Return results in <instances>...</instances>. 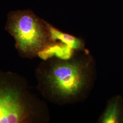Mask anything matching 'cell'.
Returning a JSON list of instances; mask_svg holds the SVG:
<instances>
[{"instance_id": "cell-1", "label": "cell", "mask_w": 123, "mask_h": 123, "mask_svg": "<svg viewBox=\"0 0 123 123\" xmlns=\"http://www.w3.org/2000/svg\"><path fill=\"white\" fill-rule=\"evenodd\" d=\"M96 78L95 59L86 49L76 50L68 59L53 57L43 60L36 69L40 93L48 101L60 105L84 101Z\"/></svg>"}, {"instance_id": "cell-2", "label": "cell", "mask_w": 123, "mask_h": 123, "mask_svg": "<svg viewBox=\"0 0 123 123\" xmlns=\"http://www.w3.org/2000/svg\"><path fill=\"white\" fill-rule=\"evenodd\" d=\"M46 103L31 92L26 79L0 69V123H45L50 120Z\"/></svg>"}, {"instance_id": "cell-3", "label": "cell", "mask_w": 123, "mask_h": 123, "mask_svg": "<svg viewBox=\"0 0 123 123\" xmlns=\"http://www.w3.org/2000/svg\"><path fill=\"white\" fill-rule=\"evenodd\" d=\"M6 29L16 42V48L21 57L32 59L53 42L46 22L31 12H12L8 15Z\"/></svg>"}, {"instance_id": "cell-4", "label": "cell", "mask_w": 123, "mask_h": 123, "mask_svg": "<svg viewBox=\"0 0 123 123\" xmlns=\"http://www.w3.org/2000/svg\"><path fill=\"white\" fill-rule=\"evenodd\" d=\"M97 123H123V98L121 95H116L108 101Z\"/></svg>"}, {"instance_id": "cell-5", "label": "cell", "mask_w": 123, "mask_h": 123, "mask_svg": "<svg viewBox=\"0 0 123 123\" xmlns=\"http://www.w3.org/2000/svg\"><path fill=\"white\" fill-rule=\"evenodd\" d=\"M76 51L67 44L56 41L53 42L40 53L38 57L43 60L53 57L67 59L72 57Z\"/></svg>"}, {"instance_id": "cell-6", "label": "cell", "mask_w": 123, "mask_h": 123, "mask_svg": "<svg viewBox=\"0 0 123 123\" xmlns=\"http://www.w3.org/2000/svg\"><path fill=\"white\" fill-rule=\"evenodd\" d=\"M46 24L51 39L53 42L59 40L62 43L68 45L71 48L77 51L82 50L85 49V44L83 40L59 31L47 22H46Z\"/></svg>"}]
</instances>
